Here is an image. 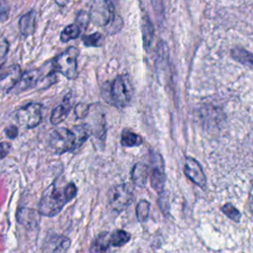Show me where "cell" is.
Here are the masks:
<instances>
[{
    "instance_id": "cell-7",
    "label": "cell",
    "mask_w": 253,
    "mask_h": 253,
    "mask_svg": "<svg viewBox=\"0 0 253 253\" xmlns=\"http://www.w3.org/2000/svg\"><path fill=\"white\" fill-rule=\"evenodd\" d=\"M153 154L152 167L150 169V184L151 187L159 194H161L165 187V171L164 163L161 156L157 153Z\"/></svg>"
},
{
    "instance_id": "cell-3",
    "label": "cell",
    "mask_w": 253,
    "mask_h": 253,
    "mask_svg": "<svg viewBox=\"0 0 253 253\" xmlns=\"http://www.w3.org/2000/svg\"><path fill=\"white\" fill-rule=\"evenodd\" d=\"M133 87L127 75H119L112 82L110 88L111 101L117 107H126L131 100Z\"/></svg>"
},
{
    "instance_id": "cell-33",
    "label": "cell",
    "mask_w": 253,
    "mask_h": 253,
    "mask_svg": "<svg viewBox=\"0 0 253 253\" xmlns=\"http://www.w3.org/2000/svg\"><path fill=\"white\" fill-rule=\"evenodd\" d=\"M5 132H6V134H7V136L9 137V138H15L17 135H18V133H19V129H18V127L17 126H9V127H7L6 129H5Z\"/></svg>"
},
{
    "instance_id": "cell-22",
    "label": "cell",
    "mask_w": 253,
    "mask_h": 253,
    "mask_svg": "<svg viewBox=\"0 0 253 253\" xmlns=\"http://www.w3.org/2000/svg\"><path fill=\"white\" fill-rule=\"evenodd\" d=\"M81 32V28L77 23L68 25L63 29V31L60 34V41L62 42H67L70 40H74L79 37Z\"/></svg>"
},
{
    "instance_id": "cell-29",
    "label": "cell",
    "mask_w": 253,
    "mask_h": 253,
    "mask_svg": "<svg viewBox=\"0 0 253 253\" xmlns=\"http://www.w3.org/2000/svg\"><path fill=\"white\" fill-rule=\"evenodd\" d=\"M9 6L8 0H0V22H4L8 19Z\"/></svg>"
},
{
    "instance_id": "cell-9",
    "label": "cell",
    "mask_w": 253,
    "mask_h": 253,
    "mask_svg": "<svg viewBox=\"0 0 253 253\" xmlns=\"http://www.w3.org/2000/svg\"><path fill=\"white\" fill-rule=\"evenodd\" d=\"M185 175L196 185L205 188L207 185V178L204 174L201 164L193 157H187L184 165Z\"/></svg>"
},
{
    "instance_id": "cell-27",
    "label": "cell",
    "mask_w": 253,
    "mask_h": 253,
    "mask_svg": "<svg viewBox=\"0 0 253 253\" xmlns=\"http://www.w3.org/2000/svg\"><path fill=\"white\" fill-rule=\"evenodd\" d=\"M91 105H88V104H85V103H79L76 105L75 109H74V113H75V116L78 118V119H84L85 117H87V114L89 112V109H90Z\"/></svg>"
},
{
    "instance_id": "cell-25",
    "label": "cell",
    "mask_w": 253,
    "mask_h": 253,
    "mask_svg": "<svg viewBox=\"0 0 253 253\" xmlns=\"http://www.w3.org/2000/svg\"><path fill=\"white\" fill-rule=\"evenodd\" d=\"M82 42L86 46H101L104 42V37L101 33H94L91 35L83 36Z\"/></svg>"
},
{
    "instance_id": "cell-4",
    "label": "cell",
    "mask_w": 253,
    "mask_h": 253,
    "mask_svg": "<svg viewBox=\"0 0 253 253\" xmlns=\"http://www.w3.org/2000/svg\"><path fill=\"white\" fill-rule=\"evenodd\" d=\"M48 145L56 154H62L77 148L74 132L65 127H58L50 132Z\"/></svg>"
},
{
    "instance_id": "cell-8",
    "label": "cell",
    "mask_w": 253,
    "mask_h": 253,
    "mask_svg": "<svg viewBox=\"0 0 253 253\" xmlns=\"http://www.w3.org/2000/svg\"><path fill=\"white\" fill-rule=\"evenodd\" d=\"M91 20L98 26H107L108 24H114L116 20L115 7L111 0H104L103 5L100 8H95L91 14Z\"/></svg>"
},
{
    "instance_id": "cell-11",
    "label": "cell",
    "mask_w": 253,
    "mask_h": 253,
    "mask_svg": "<svg viewBox=\"0 0 253 253\" xmlns=\"http://www.w3.org/2000/svg\"><path fill=\"white\" fill-rule=\"evenodd\" d=\"M21 75V68L19 65L15 64L8 67L0 75V87L6 92H10V90L15 86V84L20 79Z\"/></svg>"
},
{
    "instance_id": "cell-18",
    "label": "cell",
    "mask_w": 253,
    "mask_h": 253,
    "mask_svg": "<svg viewBox=\"0 0 253 253\" xmlns=\"http://www.w3.org/2000/svg\"><path fill=\"white\" fill-rule=\"evenodd\" d=\"M154 36V29L153 26L148 19V17H144L142 21V41L144 48L147 50L148 47L151 45L152 40Z\"/></svg>"
},
{
    "instance_id": "cell-28",
    "label": "cell",
    "mask_w": 253,
    "mask_h": 253,
    "mask_svg": "<svg viewBox=\"0 0 253 253\" xmlns=\"http://www.w3.org/2000/svg\"><path fill=\"white\" fill-rule=\"evenodd\" d=\"M9 50V42L6 40H2L0 42V69L5 62L7 53Z\"/></svg>"
},
{
    "instance_id": "cell-1",
    "label": "cell",
    "mask_w": 253,
    "mask_h": 253,
    "mask_svg": "<svg viewBox=\"0 0 253 253\" xmlns=\"http://www.w3.org/2000/svg\"><path fill=\"white\" fill-rule=\"evenodd\" d=\"M68 202L69 200L66 197L64 188L58 189L51 185L42 195L39 204V212L45 216L56 215Z\"/></svg>"
},
{
    "instance_id": "cell-13",
    "label": "cell",
    "mask_w": 253,
    "mask_h": 253,
    "mask_svg": "<svg viewBox=\"0 0 253 253\" xmlns=\"http://www.w3.org/2000/svg\"><path fill=\"white\" fill-rule=\"evenodd\" d=\"M37 12L31 10L24 14L19 20V29L24 37H29L35 33L37 25Z\"/></svg>"
},
{
    "instance_id": "cell-23",
    "label": "cell",
    "mask_w": 253,
    "mask_h": 253,
    "mask_svg": "<svg viewBox=\"0 0 253 253\" xmlns=\"http://www.w3.org/2000/svg\"><path fill=\"white\" fill-rule=\"evenodd\" d=\"M72 131L74 132V135H75L77 147H79L88 138V136L91 133V131L89 129V126L87 125L76 126H74Z\"/></svg>"
},
{
    "instance_id": "cell-16",
    "label": "cell",
    "mask_w": 253,
    "mask_h": 253,
    "mask_svg": "<svg viewBox=\"0 0 253 253\" xmlns=\"http://www.w3.org/2000/svg\"><path fill=\"white\" fill-rule=\"evenodd\" d=\"M70 246V240L65 236H53L49 239L45 250L52 252H65Z\"/></svg>"
},
{
    "instance_id": "cell-12",
    "label": "cell",
    "mask_w": 253,
    "mask_h": 253,
    "mask_svg": "<svg viewBox=\"0 0 253 253\" xmlns=\"http://www.w3.org/2000/svg\"><path fill=\"white\" fill-rule=\"evenodd\" d=\"M17 220L27 228H36L40 223V212L32 209L22 208L17 212Z\"/></svg>"
},
{
    "instance_id": "cell-14",
    "label": "cell",
    "mask_w": 253,
    "mask_h": 253,
    "mask_svg": "<svg viewBox=\"0 0 253 253\" xmlns=\"http://www.w3.org/2000/svg\"><path fill=\"white\" fill-rule=\"evenodd\" d=\"M71 108V101H70V95H66L62 104H60L59 106H57L51 113L50 116V123L52 125H58L61 122H63L65 120V118L67 117L69 111Z\"/></svg>"
},
{
    "instance_id": "cell-10",
    "label": "cell",
    "mask_w": 253,
    "mask_h": 253,
    "mask_svg": "<svg viewBox=\"0 0 253 253\" xmlns=\"http://www.w3.org/2000/svg\"><path fill=\"white\" fill-rule=\"evenodd\" d=\"M42 73V68L34 69V70L25 72L23 75H21L18 82L10 91H13L14 93H21L23 91H26L27 89L37 86Z\"/></svg>"
},
{
    "instance_id": "cell-21",
    "label": "cell",
    "mask_w": 253,
    "mask_h": 253,
    "mask_svg": "<svg viewBox=\"0 0 253 253\" xmlns=\"http://www.w3.org/2000/svg\"><path fill=\"white\" fill-rule=\"evenodd\" d=\"M109 233L108 232H102L100 233L94 240L90 251L91 252H102L108 250L110 247V242H109Z\"/></svg>"
},
{
    "instance_id": "cell-30",
    "label": "cell",
    "mask_w": 253,
    "mask_h": 253,
    "mask_svg": "<svg viewBox=\"0 0 253 253\" xmlns=\"http://www.w3.org/2000/svg\"><path fill=\"white\" fill-rule=\"evenodd\" d=\"M88 21H89V15L84 12V11H81L78 16H77V19H76V23L79 25V27L81 29H86L87 25H88Z\"/></svg>"
},
{
    "instance_id": "cell-5",
    "label": "cell",
    "mask_w": 253,
    "mask_h": 253,
    "mask_svg": "<svg viewBox=\"0 0 253 253\" xmlns=\"http://www.w3.org/2000/svg\"><path fill=\"white\" fill-rule=\"evenodd\" d=\"M133 200V192L129 185L120 184L112 187L108 193V201L110 207L121 212L126 210Z\"/></svg>"
},
{
    "instance_id": "cell-15",
    "label": "cell",
    "mask_w": 253,
    "mask_h": 253,
    "mask_svg": "<svg viewBox=\"0 0 253 253\" xmlns=\"http://www.w3.org/2000/svg\"><path fill=\"white\" fill-rule=\"evenodd\" d=\"M148 174H149V170H148V167L146 166V164H144L142 162H137L132 167L131 180L136 187L142 188L147 183Z\"/></svg>"
},
{
    "instance_id": "cell-20",
    "label": "cell",
    "mask_w": 253,
    "mask_h": 253,
    "mask_svg": "<svg viewBox=\"0 0 253 253\" xmlns=\"http://www.w3.org/2000/svg\"><path fill=\"white\" fill-rule=\"evenodd\" d=\"M231 56L234 60L246 64L249 67L252 66V53L241 47H234L231 50Z\"/></svg>"
},
{
    "instance_id": "cell-34",
    "label": "cell",
    "mask_w": 253,
    "mask_h": 253,
    "mask_svg": "<svg viewBox=\"0 0 253 253\" xmlns=\"http://www.w3.org/2000/svg\"><path fill=\"white\" fill-rule=\"evenodd\" d=\"M54 1H55V3H56L58 6H60V7L65 6V5L69 2V0H54Z\"/></svg>"
},
{
    "instance_id": "cell-32",
    "label": "cell",
    "mask_w": 253,
    "mask_h": 253,
    "mask_svg": "<svg viewBox=\"0 0 253 253\" xmlns=\"http://www.w3.org/2000/svg\"><path fill=\"white\" fill-rule=\"evenodd\" d=\"M12 149V145L9 142H0V160L6 157Z\"/></svg>"
},
{
    "instance_id": "cell-31",
    "label": "cell",
    "mask_w": 253,
    "mask_h": 253,
    "mask_svg": "<svg viewBox=\"0 0 253 253\" xmlns=\"http://www.w3.org/2000/svg\"><path fill=\"white\" fill-rule=\"evenodd\" d=\"M64 191H65L66 197L69 200V202L71 200H73L75 198V196L77 195V188H76L75 184H73V183H69L66 187H64Z\"/></svg>"
},
{
    "instance_id": "cell-26",
    "label": "cell",
    "mask_w": 253,
    "mask_h": 253,
    "mask_svg": "<svg viewBox=\"0 0 253 253\" xmlns=\"http://www.w3.org/2000/svg\"><path fill=\"white\" fill-rule=\"evenodd\" d=\"M221 211L230 219H232L235 222H238L240 220L241 217V213L240 211L231 204H225L222 208H221Z\"/></svg>"
},
{
    "instance_id": "cell-2",
    "label": "cell",
    "mask_w": 253,
    "mask_h": 253,
    "mask_svg": "<svg viewBox=\"0 0 253 253\" xmlns=\"http://www.w3.org/2000/svg\"><path fill=\"white\" fill-rule=\"evenodd\" d=\"M79 50L75 46H70L55 58L52 59L51 66L56 71L64 75L67 79L73 80L77 77V58Z\"/></svg>"
},
{
    "instance_id": "cell-6",
    "label": "cell",
    "mask_w": 253,
    "mask_h": 253,
    "mask_svg": "<svg viewBox=\"0 0 253 253\" xmlns=\"http://www.w3.org/2000/svg\"><path fill=\"white\" fill-rule=\"evenodd\" d=\"M18 123L27 127H36L42 119V106L40 103L31 102L20 108L16 113Z\"/></svg>"
},
{
    "instance_id": "cell-17",
    "label": "cell",
    "mask_w": 253,
    "mask_h": 253,
    "mask_svg": "<svg viewBox=\"0 0 253 253\" xmlns=\"http://www.w3.org/2000/svg\"><path fill=\"white\" fill-rule=\"evenodd\" d=\"M129 239H130V234L126 230H122V229H118L109 235L110 246H114V247H122L126 242H128Z\"/></svg>"
},
{
    "instance_id": "cell-19",
    "label": "cell",
    "mask_w": 253,
    "mask_h": 253,
    "mask_svg": "<svg viewBox=\"0 0 253 253\" xmlns=\"http://www.w3.org/2000/svg\"><path fill=\"white\" fill-rule=\"evenodd\" d=\"M121 142L126 147L138 146V145L142 144L143 138L135 132H132L130 130H124L122 133Z\"/></svg>"
},
{
    "instance_id": "cell-24",
    "label": "cell",
    "mask_w": 253,
    "mask_h": 253,
    "mask_svg": "<svg viewBox=\"0 0 253 253\" xmlns=\"http://www.w3.org/2000/svg\"><path fill=\"white\" fill-rule=\"evenodd\" d=\"M149 210H150V204L145 200H141L136 205L135 212H136V217H137L138 221L144 222L147 220L148 215H149Z\"/></svg>"
}]
</instances>
